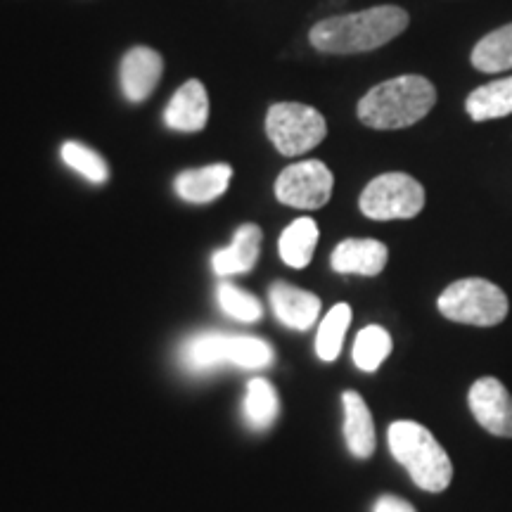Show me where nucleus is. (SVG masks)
Listing matches in <instances>:
<instances>
[{
  "label": "nucleus",
  "mask_w": 512,
  "mask_h": 512,
  "mask_svg": "<svg viewBox=\"0 0 512 512\" xmlns=\"http://www.w3.org/2000/svg\"><path fill=\"white\" fill-rule=\"evenodd\" d=\"M62 162L95 185L110 181V166H107L105 159L95 150H91V147L74 143V140L62 145Z\"/></svg>",
  "instance_id": "23"
},
{
  "label": "nucleus",
  "mask_w": 512,
  "mask_h": 512,
  "mask_svg": "<svg viewBox=\"0 0 512 512\" xmlns=\"http://www.w3.org/2000/svg\"><path fill=\"white\" fill-rule=\"evenodd\" d=\"M275 351L266 339L230 332H197L185 339L178 349V363L185 373L207 375L214 370L233 366L242 370H261L273 363Z\"/></svg>",
  "instance_id": "3"
},
{
  "label": "nucleus",
  "mask_w": 512,
  "mask_h": 512,
  "mask_svg": "<svg viewBox=\"0 0 512 512\" xmlns=\"http://www.w3.org/2000/svg\"><path fill=\"white\" fill-rule=\"evenodd\" d=\"M268 302L273 306L275 318L290 330H309L320 316V299L316 294L287 283L271 285Z\"/></svg>",
  "instance_id": "13"
},
{
  "label": "nucleus",
  "mask_w": 512,
  "mask_h": 512,
  "mask_svg": "<svg viewBox=\"0 0 512 512\" xmlns=\"http://www.w3.org/2000/svg\"><path fill=\"white\" fill-rule=\"evenodd\" d=\"M389 451L396 463L406 467L422 491L439 494L453 479V463L437 437L413 420H396L389 425Z\"/></svg>",
  "instance_id": "4"
},
{
  "label": "nucleus",
  "mask_w": 512,
  "mask_h": 512,
  "mask_svg": "<svg viewBox=\"0 0 512 512\" xmlns=\"http://www.w3.org/2000/svg\"><path fill=\"white\" fill-rule=\"evenodd\" d=\"M335 178L332 171L318 159H306L283 169L275 181V197L285 207L320 209L330 202Z\"/></svg>",
  "instance_id": "8"
},
{
  "label": "nucleus",
  "mask_w": 512,
  "mask_h": 512,
  "mask_svg": "<svg viewBox=\"0 0 512 512\" xmlns=\"http://www.w3.org/2000/svg\"><path fill=\"white\" fill-rule=\"evenodd\" d=\"M358 207L373 221L413 219L425 207V190L413 176L392 171V174L373 178L366 185Z\"/></svg>",
  "instance_id": "7"
},
{
  "label": "nucleus",
  "mask_w": 512,
  "mask_h": 512,
  "mask_svg": "<svg viewBox=\"0 0 512 512\" xmlns=\"http://www.w3.org/2000/svg\"><path fill=\"white\" fill-rule=\"evenodd\" d=\"M318 245V223L304 216V219L292 221L283 230L278 242L280 259L290 268H306L311 264L313 252Z\"/></svg>",
  "instance_id": "19"
},
{
  "label": "nucleus",
  "mask_w": 512,
  "mask_h": 512,
  "mask_svg": "<svg viewBox=\"0 0 512 512\" xmlns=\"http://www.w3.org/2000/svg\"><path fill=\"white\" fill-rule=\"evenodd\" d=\"M465 110L472 121L508 117V114H512V76L475 88L467 95Z\"/></svg>",
  "instance_id": "18"
},
{
  "label": "nucleus",
  "mask_w": 512,
  "mask_h": 512,
  "mask_svg": "<svg viewBox=\"0 0 512 512\" xmlns=\"http://www.w3.org/2000/svg\"><path fill=\"white\" fill-rule=\"evenodd\" d=\"M216 302H219V309L226 313L228 318L240 320V323H254L264 316V306L259 304V299L254 294H249L240 287L223 283L216 290Z\"/></svg>",
  "instance_id": "24"
},
{
  "label": "nucleus",
  "mask_w": 512,
  "mask_h": 512,
  "mask_svg": "<svg viewBox=\"0 0 512 512\" xmlns=\"http://www.w3.org/2000/svg\"><path fill=\"white\" fill-rule=\"evenodd\" d=\"M373 512H418L411 503L403 501L399 496H380L377 498Z\"/></svg>",
  "instance_id": "25"
},
{
  "label": "nucleus",
  "mask_w": 512,
  "mask_h": 512,
  "mask_svg": "<svg viewBox=\"0 0 512 512\" xmlns=\"http://www.w3.org/2000/svg\"><path fill=\"white\" fill-rule=\"evenodd\" d=\"M408 12L396 5H377L351 15H337L318 22L311 29V46L328 55H351L368 53L394 41L406 31Z\"/></svg>",
  "instance_id": "1"
},
{
  "label": "nucleus",
  "mask_w": 512,
  "mask_h": 512,
  "mask_svg": "<svg viewBox=\"0 0 512 512\" xmlns=\"http://www.w3.org/2000/svg\"><path fill=\"white\" fill-rule=\"evenodd\" d=\"M351 323V306L349 304H335L328 311V316L320 320V328L316 335V354L320 361L332 363L339 356L344 344V335H347Z\"/></svg>",
  "instance_id": "21"
},
{
  "label": "nucleus",
  "mask_w": 512,
  "mask_h": 512,
  "mask_svg": "<svg viewBox=\"0 0 512 512\" xmlns=\"http://www.w3.org/2000/svg\"><path fill=\"white\" fill-rule=\"evenodd\" d=\"M207 119H209L207 88H204V83L197 79H190L188 83H183L164 110V124L169 126L171 131H181V133L202 131V128L207 126Z\"/></svg>",
  "instance_id": "11"
},
{
  "label": "nucleus",
  "mask_w": 512,
  "mask_h": 512,
  "mask_svg": "<svg viewBox=\"0 0 512 512\" xmlns=\"http://www.w3.org/2000/svg\"><path fill=\"white\" fill-rule=\"evenodd\" d=\"M472 67L484 74H498L512 69V24L491 31L472 50Z\"/></svg>",
  "instance_id": "20"
},
{
  "label": "nucleus",
  "mask_w": 512,
  "mask_h": 512,
  "mask_svg": "<svg viewBox=\"0 0 512 512\" xmlns=\"http://www.w3.org/2000/svg\"><path fill=\"white\" fill-rule=\"evenodd\" d=\"M344 406V441L351 456L370 458L375 451V422L366 401L358 392L342 394Z\"/></svg>",
  "instance_id": "16"
},
{
  "label": "nucleus",
  "mask_w": 512,
  "mask_h": 512,
  "mask_svg": "<svg viewBox=\"0 0 512 512\" xmlns=\"http://www.w3.org/2000/svg\"><path fill=\"white\" fill-rule=\"evenodd\" d=\"M441 316L463 325L494 328L503 323L510 311V302L501 287L482 278L456 280L439 294Z\"/></svg>",
  "instance_id": "5"
},
{
  "label": "nucleus",
  "mask_w": 512,
  "mask_h": 512,
  "mask_svg": "<svg viewBox=\"0 0 512 512\" xmlns=\"http://www.w3.org/2000/svg\"><path fill=\"white\" fill-rule=\"evenodd\" d=\"M261 238H264L261 228L254 226V223L240 226L235 230V238L228 247L216 249L211 254V268H214V273L221 275V278H228V275L252 271L261 252Z\"/></svg>",
  "instance_id": "14"
},
{
  "label": "nucleus",
  "mask_w": 512,
  "mask_h": 512,
  "mask_svg": "<svg viewBox=\"0 0 512 512\" xmlns=\"http://www.w3.org/2000/svg\"><path fill=\"white\" fill-rule=\"evenodd\" d=\"M280 415V396L275 387L264 377H254L247 382L245 401H242V418L254 432H266Z\"/></svg>",
  "instance_id": "17"
},
{
  "label": "nucleus",
  "mask_w": 512,
  "mask_h": 512,
  "mask_svg": "<svg viewBox=\"0 0 512 512\" xmlns=\"http://www.w3.org/2000/svg\"><path fill=\"white\" fill-rule=\"evenodd\" d=\"M389 354H392V335L380 325H368L358 332L351 351L356 368L363 373H375Z\"/></svg>",
  "instance_id": "22"
},
{
  "label": "nucleus",
  "mask_w": 512,
  "mask_h": 512,
  "mask_svg": "<svg viewBox=\"0 0 512 512\" xmlns=\"http://www.w3.org/2000/svg\"><path fill=\"white\" fill-rule=\"evenodd\" d=\"M470 411L486 432L512 439V394L496 377H482L467 394Z\"/></svg>",
  "instance_id": "9"
},
{
  "label": "nucleus",
  "mask_w": 512,
  "mask_h": 512,
  "mask_svg": "<svg viewBox=\"0 0 512 512\" xmlns=\"http://www.w3.org/2000/svg\"><path fill=\"white\" fill-rule=\"evenodd\" d=\"M328 133L325 117L302 102H278L266 114V136L283 157H299Z\"/></svg>",
  "instance_id": "6"
},
{
  "label": "nucleus",
  "mask_w": 512,
  "mask_h": 512,
  "mask_svg": "<svg viewBox=\"0 0 512 512\" xmlns=\"http://www.w3.org/2000/svg\"><path fill=\"white\" fill-rule=\"evenodd\" d=\"M164 72V60L152 48H131L121 60V91L128 102H143L155 93Z\"/></svg>",
  "instance_id": "10"
},
{
  "label": "nucleus",
  "mask_w": 512,
  "mask_h": 512,
  "mask_svg": "<svg viewBox=\"0 0 512 512\" xmlns=\"http://www.w3.org/2000/svg\"><path fill=\"white\" fill-rule=\"evenodd\" d=\"M437 91L432 81L418 74L396 76L370 88L358 102V119L377 131H396L418 124L432 112Z\"/></svg>",
  "instance_id": "2"
},
{
  "label": "nucleus",
  "mask_w": 512,
  "mask_h": 512,
  "mask_svg": "<svg viewBox=\"0 0 512 512\" xmlns=\"http://www.w3.org/2000/svg\"><path fill=\"white\" fill-rule=\"evenodd\" d=\"M233 169L230 164H209L202 169H190L176 176L174 188L181 200L190 204H209L219 200L228 190Z\"/></svg>",
  "instance_id": "15"
},
{
  "label": "nucleus",
  "mask_w": 512,
  "mask_h": 512,
  "mask_svg": "<svg viewBox=\"0 0 512 512\" xmlns=\"http://www.w3.org/2000/svg\"><path fill=\"white\" fill-rule=\"evenodd\" d=\"M389 249L380 240L370 238H351L339 242L330 256V264L342 275H380L387 266Z\"/></svg>",
  "instance_id": "12"
}]
</instances>
